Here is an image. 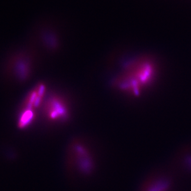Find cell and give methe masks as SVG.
Instances as JSON below:
<instances>
[{"label":"cell","instance_id":"3","mask_svg":"<svg viewBox=\"0 0 191 191\" xmlns=\"http://www.w3.org/2000/svg\"><path fill=\"white\" fill-rule=\"evenodd\" d=\"M44 114L52 121H64L68 118L69 108L63 98L52 95L46 98L42 105Z\"/></svg>","mask_w":191,"mask_h":191},{"label":"cell","instance_id":"4","mask_svg":"<svg viewBox=\"0 0 191 191\" xmlns=\"http://www.w3.org/2000/svg\"><path fill=\"white\" fill-rule=\"evenodd\" d=\"M46 86L43 83H39L30 91L23 102L22 108L36 110L42 106L45 100Z\"/></svg>","mask_w":191,"mask_h":191},{"label":"cell","instance_id":"2","mask_svg":"<svg viewBox=\"0 0 191 191\" xmlns=\"http://www.w3.org/2000/svg\"><path fill=\"white\" fill-rule=\"evenodd\" d=\"M32 73V62L29 55L25 52L14 53L8 58L3 68V75L7 80L25 82Z\"/></svg>","mask_w":191,"mask_h":191},{"label":"cell","instance_id":"5","mask_svg":"<svg viewBox=\"0 0 191 191\" xmlns=\"http://www.w3.org/2000/svg\"><path fill=\"white\" fill-rule=\"evenodd\" d=\"M36 110L21 108L18 120V125L21 128H25L31 124L35 118Z\"/></svg>","mask_w":191,"mask_h":191},{"label":"cell","instance_id":"1","mask_svg":"<svg viewBox=\"0 0 191 191\" xmlns=\"http://www.w3.org/2000/svg\"><path fill=\"white\" fill-rule=\"evenodd\" d=\"M154 74L153 66L149 62H135L127 66L115 84L119 89L136 95L142 87L150 83Z\"/></svg>","mask_w":191,"mask_h":191}]
</instances>
